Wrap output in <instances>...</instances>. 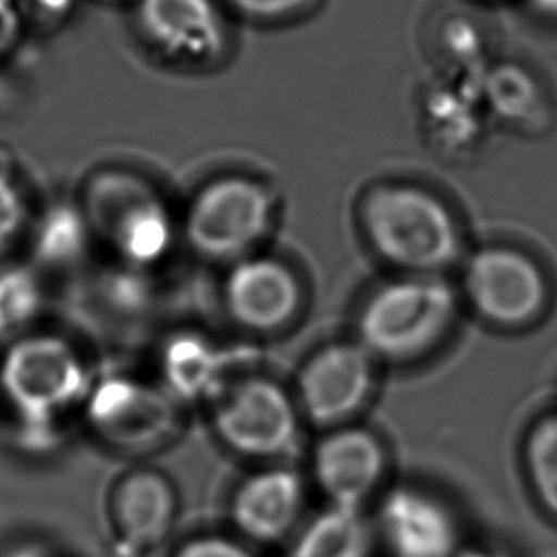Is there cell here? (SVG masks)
Returning <instances> with one entry per match:
<instances>
[{"label": "cell", "mask_w": 557, "mask_h": 557, "mask_svg": "<svg viewBox=\"0 0 557 557\" xmlns=\"http://www.w3.org/2000/svg\"><path fill=\"white\" fill-rule=\"evenodd\" d=\"M20 32V14L14 0H0V54L12 47Z\"/></svg>", "instance_id": "cell-25"}, {"label": "cell", "mask_w": 557, "mask_h": 557, "mask_svg": "<svg viewBox=\"0 0 557 557\" xmlns=\"http://www.w3.org/2000/svg\"><path fill=\"white\" fill-rule=\"evenodd\" d=\"M300 300L295 273L273 258H243L225 278V310L237 325L252 333H271L287 325Z\"/></svg>", "instance_id": "cell-10"}, {"label": "cell", "mask_w": 557, "mask_h": 557, "mask_svg": "<svg viewBox=\"0 0 557 557\" xmlns=\"http://www.w3.org/2000/svg\"><path fill=\"white\" fill-rule=\"evenodd\" d=\"M90 222L71 202H55L39 218L33 232V256L45 268H70L85 256Z\"/></svg>", "instance_id": "cell-18"}, {"label": "cell", "mask_w": 557, "mask_h": 557, "mask_svg": "<svg viewBox=\"0 0 557 557\" xmlns=\"http://www.w3.org/2000/svg\"><path fill=\"white\" fill-rule=\"evenodd\" d=\"M531 9L541 14V16L557 20V0H527Z\"/></svg>", "instance_id": "cell-28"}, {"label": "cell", "mask_w": 557, "mask_h": 557, "mask_svg": "<svg viewBox=\"0 0 557 557\" xmlns=\"http://www.w3.org/2000/svg\"><path fill=\"white\" fill-rule=\"evenodd\" d=\"M371 386V354L357 344L321 349L298 380L304 412L318 426H336L354 417Z\"/></svg>", "instance_id": "cell-8"}, {"label": "cell", "mask_w": 557, "mask_h": 557, "mask_svg": "<svg viewBox=\"0 0 557 557\" xmlns=\"http://www.w3.org/2000/svg\"><path fill=\"white\" fill-rule=\"evenodd\" d=\"M111 518L119 548L138 556L156 548L176 518V493L161 473H128L111 496Z\"/></svg>", "instance_id": "cell-13"}, {"label": "cell", "mask_w": 557, "mask_h": 557, "mask_svg": "<svg viewBox=\"0 0 557 557\" xmlns=\"http://www.w3.org/2000/svg\"><path fill=\"white\" fill-rule=\"evenodd\" d=\"M380 529L395 557H450L457 549L453 513L417 488H395L384 498Z\"/></svg>", "instance_id": "cell-11"}, {"label": "cell", "mask_w": 557, "mask_h": 557, "mask_svg": "<svg viewBox=\"0 0 557 557\" xmlns=\"http://www.w3.org/2000/svg\"><path fill=\"white\" fill-rule=\"evenodd\" d=\"M527 468L542 504L557 516V414L541 420L527 440Z\"/></svg>", "instance_id": "cell-20"}, {"label": "cell", "mask_w": 557, "mask_h": 557, "mask_svg": "<svg viewBox=\"0 0 557 557\" xmlns=\"http://www.w3.org/2000/svg\"><path fill=\"white\" fill-rule=\"evenodd\" d=\"M384 472V453L376 437L359 428L338 430L319 443L313 473L333 506L356 508L371 495Z\"/></svg>", "instance_id": "cell-12"}, {"label": "cell", "mask_w": 557, "mask_h": 557, "mask_svg": "<svg viewBox=\"0 0 557 557\" xmlns=\"http://www.w3.org/2000/svg\"><path fill=\"white\" fill-rule=\"evenodd\" d=\"M233 10H237L240 16L275 24L283 20L302 14L304 10L310 9L315 0H225Z\"/></svg>", "instance_id": "cell-22"}, {"label": "cell", "mask_w": 557, "mask_h": 557, "mask_svg": "<svg viewBox=\"0 0 557 557\" xmlns=\"http://www.w3.org/2000/svg\"><path fill=\"white\" fill-rule=\"evenodd\" d=\"M109 232L126 265L146 270L171 252L174 220L164 202L138 191L113 214Z\"/></svg>", "instance_id": "cell-15"}, {"label": "cell", "mask_w": 557, "mask_h": 557, "mask_svg": "<svg viewBox=\"0 0 557 557\" xmlns=\"http://www.w3.org/2000/svg\"><path fill=\"white\" fill-rule=\"evenodd\" d=\"M161 364L166 386L182 399H209L224 389L225 354L199 334H176L166 342Z\"/></svg>", "instance_id": "cell-16"}, {"label": "cell", "mask_w": 557, "mask_h": 557, "mask_svg": "<svg viewBox=\"0 0 557 557\" xmlns=\"http://www.w3.org/2000/svg\"><path fill=\"white\" fill-rule=\"evenodd\" d=\"M216 434L245 457L287 455L298 437V414L283 387L268 379H247L224 395L214 412Z\"/></svg>", "instance_id": "cell-5"}, {"label": "cell", "mask_w": 557, "mask_h": 557, "mask_svg": "<svg viewBox=\"0 0 557 557\" xmlns=\"http://www.w3.org/2000/svg\"><path fill=\"white\" fill-rule=\"evenodd\" d=\"M33 9L50 20H62L70 16L75 0H32Z\"/></svg>", "instance_id": "cell-26"}, {"label": "cell", "mask_w": 557, "mask_h": 557, "mask_svg": "<svg viewBox=\"0 0 557 557\" xmlns=\"http://www.w3.org/2000/svg\"><path fill=\"white\" fill-rule=\"evenodd\" d=\"M174 557H252L237 542L227 541L222 536H205L187 542L186 546L176 552Z\"/></svg>", "instance_id": "cell-24"}, {"label": "cell", "mask_w": 557, "mask_h": 557, "mask_svg": "<svg viewBox=\"0 0 557 557\" xmlns=\"http://www.w3.org/2000/svg\"><path fill=\"white\" fill-rule=\"evenodd\" d=\"M455 315V295L434 275L389 283L372 295L359 321L361 346L371 356L409 359L440 341Z\"/></svg>", "instance_id": "cell-3"}, {"label": "cell", "mask_w": 557, "mask_h": 557, "mask_svg": "<svg viewBox=\"0 0 557 557\" xmlns=\"http://www.w3.org/2000/svg\"><path fill=\"white\" fill-rule=\"evenodd\" d=\"M4 557H55L52 552H48L42 546L37 544H25V546H17V548L10 549L9 554Z\"/></svg>", "instance_id": "cell-27"}, {"label": "cell", "mask_w": 557, "mask_h": 557, "mask_svg": "<svg viewBox=\"0 0 557 557\" xmlns=\"http://www.w3.org/2000/svg\"><path fill=\"white\" fill-rule=\"evenodd\" d=\"M45 304L42 285L35 271L25 265L0 270V342L17 338L39 318Z\"/></svg>", "instance_id": "cell-19"}, {"label": "cell", "mask_w": 557, "mask_h": 557, "mask_svg": "<svg viewBox=\"0 0 557 557\" xmlns=\"http://www.w3.org/2000/svg\"><path fill=\"white\" fill-rule=\"evenodd\" d=\"M86 414L94 430L121 449H149L176 428L178 412L171 395L131 376H108L86 395Z\"/></svg>", "instance_id": "cell-6"}, {"label": "cell", "mask_w": 557, "mask_h": 557, "mask_svg": "<svg viewBox=\"0 0 557 557\" xmlns=\"http://www.w3.org/2000/svg\"><path fill=\"white\" fill-rule=\"evenodd\" d=\"M139 32L161 54L209 63L224 54V20L214 0H139Z\"/></svg>", "instance_id": "cell-9"}, {"label": "cell", "mask_w": 557, "mask_h": 557, "mask_svg": "<svg viewBox=\"0 0 557 557\" xmlns=\"http://www.w3.org/2000/svg\"><path fill=\"white\" fill-rule=\"evenodd\" d=\"M304 503L302 480L285 468L250 475L233 496L232 518L247 539L277 542L293 529Z\"/></svg>", "instance_id": "cell-14"}, {"label": "cell", "mask_w": 557, "mask_h": 557, "mask_svg": "<svg viewBox=\"0 0 557 557\" xmlns=\"http://www.w3.org/2000/svg\"><path fill=\"white\" fill-rule=\"evenodd\" d=\"M466 295L481 318L518 326L539 315L546 302V281L529 256L506 247L483 248L465 273Z\"/></svg>", "instance_id": "cell-7"}, {"label": "cell", "mask_w": 557, "mask_h": 557, "mask_svg": "<svg viewBox=\"0 0 557 557\" xmlns=\"http://www.w3.org/2000/svg\"><path fill=\"white\" fill-rule=\"evenodd\" d=\"M371 529L356 508L333 506L304 529L288 557H369Z\"/></svg>", "instance_id": "cell-17"}, {"label": "cell", "mask_w": 557, "mask_h": 557, "mask_svg": "<svg viewBox=\"0 0 557 557\" xmlns=\"http://www.w3.org/2000/svg\"><path fill=\"white\" fill-rule=\"evenodd\" d=\"M27 220L24 194L7 172H0V252L20 237Z\"/></svg>", "instance_id": "cell-21"}, {"label": "cell", "mask_w": 557, "mask_h": 557, "mask_svg": "<svg viewBox=\"0 0 557 557\" xmlns=\"http://www.w3.org/2000/svg\"><path fill=\"white\" fill-rule=\"evenodd\" d=\"M108 296L115 304V308L136 311L148 304L149 288L146 278L139 275V270L131 268V271L115 273L109 278Z\"/></svg>", "instance_id": "cell-23"}, {"label": "cell", "mask_w": 557, "mask_h": 557, "mask_svg": "<svg viewBox=\"0 0 557 557\" xmlns=\"http://www.w3.org/2000/svg\"><path fill=\"white\" fill-rule=\"evenodd\" d=\"M0 389L22 420L24 434L50 435L55 422L90 389L83 357L70 342L35 334L14 342L0 361Z\"/></svg>", "instance_id": "cell-2"}, {"label": "cell", "mask_w": 557, "mask_h": 557, "mask_svg": "<svg viewBox=\"0 0 557 557\" xmlns=\"http://www.w3.org/2000/svg\"><path fill=\"white\" fill-rule=\"evenodd\" d=\"M275 218L268 186L245 176L210 182L187 209L184 232L189 247L209 260H237L265 239Z\"/></svg>", "instance_id": "cell-4"}, {"label": "cell", "mask_w": 557, "mask_h": 557, "mask_svg": "<svg viewBox=\"0 0 557 557\" xmlns=\"http://www.w3.org/2000/svg\"><path fill=\"white\" fill-rule=\"evenodd\" d=\"M361 224L380 258L418 275L447 268L460 252L457 220L424 187L387 184L372 189L361 207Z\"/></svg>", "instance_id": "cell-1"}]
</instances>
